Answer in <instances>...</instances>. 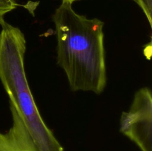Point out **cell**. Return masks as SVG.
Instances as JSON below:
<instances>
[{
	"label": "cell",
	"instance_id": "obj_1",
	"mask_svg": "<svg viewBox=\"0 0 152 151\" xmlns=\"http://www.w3.org/2000/svg\"><path fill=\"white\" fill-rule=\"evenodd\" d=\"M55 25L59 66L73 91L100 94L107 84L103 28L97 18L75 12L72 3L62 1L52 16Z\"/></svg>",
	"mask_w": 152,
	"mask_h": 151
},
{
	"label": "cell",
	"instance_id": "obj_2",
	"mask_svg": "<svg viewBox=\"0 0 152 151\" xmlns=\"http://www.w3.org/2000/svg\"><path fill=\"white\" fill-rule=\"evenodd\" d=\"M0 32V81L39 151H64L42 118L25 70L26 39L19 28L6 23Z\"/></svg>",
	"mask_w": 152,
	"mask_h": 151
},
{
	"label": "cell",
	"instance_id": "obj_3",
	"mask_svg": "<svg viewBox=\"0 0 152 151\" xmlns=\"http://www.w3.org/2000/svg\"><path fill=\"white\" fill-rule=\"evenodd\" d=\"M120 131L141 151H152V94L148 87L138 90L130 109L122 113Z\"/></svg>",
	"mask_w": 152,
	"mask_h": 151
},
{
	"label": "cell",
	"instance_id": "obj_4",
	"mask_svg": "<svg viewBox=\"0 0 152 151\" xmlns=\"http://www.w3.org/2000/svg\"><path fill=\"white\" fill-rule=\"evenodd\" d=\"M19 6L16 0H0V25L4 26L7 22L4 20V16L11 12Z\"/></svg>",
	"mask_w": 152,
	"mask_h": 151
},
{
	"label": "cell",
	"instance_id": "obj_5",
	"mask_svg": "<svg viewBox=\"0 0 152 151\" xmlns=\"http://www.w3.org/2000/svg\"><path fill=\"white\" fill-rule=\"evenodd\" d=\"M141 8L144 13L148 24L152 27V0H132Z\"/></svg>",
	"mask_w": 152,
	"mask_h": 151
},
{
	"label": "cell",
	"instance_id": "obj_6",
	"mask_svg": "<svg viewBox=\"0 0 152 151\" xmlns=\"http://www.w3.org/2000/svg\"><path fill=\"white\" fill-rule=\"evenodd\" d=\"M62 1H68V2L73 3V2H74V1H80V0H62Z\"/></svg>",
	"mask_w": 152,
	"mask_h": 151
}]
</instances>
